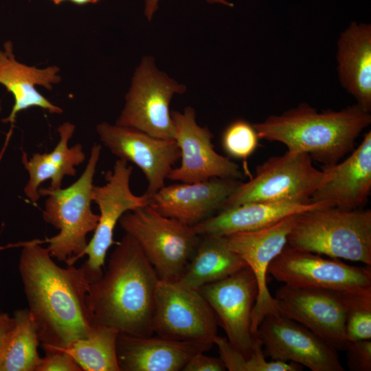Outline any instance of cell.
Masks as SVG:
<instances>
[{
    "label": "cell",
    "instance_id": "cell-1",
    "mask_svg": "<svg viewBox=\"0 0 371 371\" xmlns=\"http://www.w3.org/2000/svg\"><path fill=\"white\" fill-rule=\"evenodd\" d=\"M19 246V271L44 351L63 349L87 337L92 330L86 304L90 282L81 267L58 266L47 248L34 240L0 250Z\"/></svg>",
    "mask_w": 371,
    "mask_h": 371
},
{
    "label": "cell",
    "instance_id": "cell-2",
    "mask_svg": "<svg viewBox=\"0 0 371 371\" xmlns=\"http://www.w3.org/2000/svg\"><path fill=\"white\" fill-rule=\"evenodd\" d=\"M159 278L137 242L126 234L102 277L89 284L86 304L91 326L119 335H153L151 323Z\"/></svg>",
    "mask_w": 371,
    "mask_h": 371
},
{
    "label": "cell",
    "instance_id": "cell-3",
    "mask_svg": "<svg viewBox=\"0 0 371 371\" xmlns=\"http://www.w3.org/2000/svg\"><path fill=\"white\" fill-rule=\"evenodd\" d=\"M370 123V113L357 104L319 113L304 102L253 126L260 139L281 142L289 151L307 153L312 160L333 165L353 150L355 140Z\"/></svg>",
    "mask_w": 371,
    "mask_h": 371
},
{
    "label": "cell",
    "instance_id": "cell-4",
    "mask_svg": "<svg viewBox=\"0 0 371 371\" xmlns=\"http://www.w3.org/2000/svg\"><path fill=\"white\" fill-rule=\"evenodd\" d=\"M102 146L94 145L85 170L80 177L65 188L53 190L39 188L41 196H47L43 218L59 232L45 240H34L38 244L48 243L47 247L52 258L64 261L67 266L83 256L87 245V236L93 232L99 214L91 209L93 177L100 159Z\"/></svg>",
    "mask_w": 371,
    "mask_h": 371
},
{
    "label": "cell",
    "instance_id": "cell-5",
    "mask_svg": "<svg viewBox=\"0 0 371 371\" xmlns=\"http://www.w3.org/2000/svg\"><path fill=\"white\" fill-rule=\"evenodd\" d=\"M287 245L305 251L371 265V210L317 208L298 214Z\"/></svg>",
    "mask_w": 371,
    "mask_h": 371
},
{
    "label": "cell",
    "instance_id": "cell-6",
    "mask_svg": "<svg viewBox=\"0 0 371 371\" xmlns=\"http://www.w3.org/2000/svg\"><path fill=\"white\" fill-rule=\"evenodd\" d=\"M119 223L137 242L159 280H178L200 239L192 227L161 215L149 205L126 212Z\"/></svg>",
    "mask_w": 371,
    "mask_h": 371
},
{
    "label": "cell",
    "instance_id": "cell-7",
    "mask_svg": "<svg viewBox=\"0 0 371 371\" xmlns=\"http://www.w3.org/2000/svg\"><path fill=\"white\" fill-rule=\"evenodd\" d=\"M326 178L324 170L313 166L308 154L287 150L258 166L256 175L240 183L222 210L251 202H311Z\"/></svg>",
    "mask_w": 371,
    "mask_h": 371
},
{
    "label": "cell",
    "instance_id": "cell-8",
    "mask_svg": "<svg viewBox=\"0 0 371 371\" xmlns=\"http://www.w3.org/2000/svg\"><path fill=\"white\" fill-rule=\"evenodd\" d=\"M186 91L185 85L157 68L153 56H144L135 70L125 105L115 124L155 137L174 139L170 104L175 94Z\"/></svg>",
    "mask_w": 371,
    "mask_h": 371
},
{
    "label": "cell",
    "instance_id": "cell-9",
    "mask_svg": "<svg viewBox=\"0 0 371 371\" xmlns=\"http://www.w3.org/2000/svg\"><path fill=\"white\" fill-rule=\"evenodd\" d=\"M218 325L214 311L199 289L179 280H159L151 323L153 334L214 345Z\"/></svg>",
    "mask_w": 371,
    "mask_h": 371
},
{
    "label": "cell",
    "instance_id": "cell-10",
    "mask_svg": "<svg viewBox=\"0 0 371 371\" xmlns=\"http://www.w3.org/2000/svg\"><path fill=\"white\" fill-rule=\"evenodd\" d=\"M127 163L120 159L116 160L113 170L105 174V184L93 186L92 199L98 206L99 220L82 254L88 258L80 267L90 283L103 275L106 256L115 243L114 229L120 218L126 212L150 205V198L146 194L136 196L132 192L130 179L133 167Z\"/></svg>",
    "mask_w": 371,
    "mask_h": 371
},
{
    "label": "cell",
    "instance_id": "cell-11",
    "mask_svg": "<svg viewBox=\"0 0 371 371\" xmlns=\"http://www.w3.org/2000/svg\"><path fill=\"white\" fill-rule=\"evenodd\" d=\"M268 273L278 281L298 288L343 292L371 286L370 267L349 265L287 244L271 262Z\"/></svg>",
    "mask_w": 371,
    "mask_h": 371
},
{
    "label": "cell",
    "instance_id": "cell-12",
    "mask_svg": "<svg viewBox=\"0 0 371 371\" xmlns=\"http://www.w3.org/2000/svg\"><path fill=\"white\" fill-rule=\"evenodd\" d=\"M225 330L229 344L250 358L260 342L251 331V313L258 288L251 270L246 267L199 289Z\"/></svg>",
    "mask_w": 371,
    "mask_h": 371
},
{
    "label": "cell",
    "instance_id": "cell-13",
    "mask_svg": "<svg viewBox=\"0 0 371 371\" xmlns=\"http://www.w3.org/2000/svg\"><path fill=\"white\" fill-rule=\"evenodd\" d=\"M96 131L112 154L135 164L143 172L148 182L144 194L149 198L165 186L170 172L181 157L175 139L155 137L134 128L107 122L98 124Z\"/></svg>",
    "mask_w": 371,
    "mask_h": 371
},
{
    "label": "cell",
    "instance_id": "cell-14",
    "mask_svg": "<svg viewBox=\"0 0 371 371\" xmlns=\"http://www.w3.org/2000/svg\"><path fill=\"white\" fill-rule=\"evenodd\" d=\"M175 137L181 152V165L172 168L168 179L182 183H195L212 178L240 179L239 166L216 152L213 134L207 126L196 121L195 110L186 107L183 112L172 111Z\"/></svg>",
    "mask_w": 371,
    "mask_h": 371
},
{
    "label": "cell",
    "instance_id": "cell-15",
    "mask_svg": "<svg viewBox=\"0 0 371 371\" xmlns=\"http://www.w3.org/2000/svg\"><path fill=\"white\" fill-rule=\"evenodd\" d=\"M257 336L271 360L297 363L312 371H344L337 350L300 323L279 314L265 316Z\"/></svg>",
    "mask_w": 371,
    "mask_h": 371
},
{
    "label": "cell",
    "instance_id": "cell-16",
    "mask_svg": "<svg viewBox=\"0 0 371 371\" xmlns=\"http://www.w3.org/2000/svg\"><path fill=\"white\" fill-rule=\"evenodd\" d=\"M278 313L303 325L337 350H344L346 312L339 292L284 284L275 295Z\"/></svg>",
    "mask_w": 371,
    "mask_h": 371
},
{
    "label": "cell",
    "instance_id": "cell-17",
    "mask_svg": "<svg viewBox=\"0 0 371 371\" xmlns=\"http://www.w3.org/2000/svg\"><path fill=\"white\" fill-rule=\"evenodd\" d=\"M298 214L269 227L226 236L227 243L253 272L258 288L251 313V331L257 336L259 324L271 314H279L274 297L267 284L269 265L287 244L288 235Z\"/></svg>",
    "mask_w": 371,
    "mask_h": 371
},
{
    "label": "cell",
    "instance_id": "cell-18",
    "mask_svg": "<svg viewBox=\"0 0 371 371\" xmlns=\"http://www.w3.org/2000/svg\"><path fill=\"white\" fill-rule=\"evenodd\" d=\"M240 181L212 178L195 183L165 186L150 198V205L161 215L193 227L222 210Z\"/></svg>",
    "mask_w": 371,
    "mask_h": 371
},
{
    "label": "cell",
    "instance_id": "cell-19",
    "mask_svg": "<svg viewBox=\"0 0 371 371\" xmlns=\"http://www.w3.org/2000/svg\"><path fill=\"white\" fill-rule=\"evenodd\" d=\"M322 169L327 178L312 195L311 202L326 203L346 211L362 207L371 192V131L346 159L323 165Z\"/></svg>",
    "mask_w": 371,
    "mask_h": 371
},
{
    "label": "cell",
    "instance_id": "cell-20",
    "mask_svg": "<svg viewBox=\"0 0 371 371\" xmlns=\"http://www.w3.org/2000/svg\"><path fill=\"white\" fill-rule=\"evenodd\" d=\"M213 344L183 341L160 336L118 335L117 357L120 371H179L196 354Z\"/></svg>",
    "mask_w": 371,
    "mask_h": 371
},
{
    "label": "cell",
    "instance_id": "cell-21",
    "mask_svg": "<svg viewBox=\"0 0 371 371\" xmlns=\"http://www.w3.org/2000/svg\"><path fill=\"white\" fill-rule=\"evenodd\" d=\"M60 69L57 66H49L41 69L28 66L16 60L13 52V43L6 41L3 49H0V84L4 86L14 98V105L10 115L2 120L10 122V130L7 136L9 139L13 124L18 113L29 108L37 106L51 114H61L63 110L52 103L36 87L43 86L52 90L53 85L60 82Z\"/></svg>",
    "mask_w": 371,
    "mask_h": 371
},
{
    "label": "cell",
    "instance_id": "cell-22",
    "mask_svg": "<svg viewBox=\"0 0 371 371\" xmlns=\"http://www.w3.org/2000/svg\"><path fill=\"white\" fill-rule=\"evenodd\" d=\"M329 207L333 206L326 203L251 202L221 210L192 227L199 236H226L263 229L289 216Z\"/></svg>",
    "mask_w": 371,
    "mask_h": 371
},
{
    "label": "cell",
    "instance_id": "cell-23",
    "mask_svg": "<svg viewBox=\"0 0 371 371\" xmlns=\"http://www.w3.org/2000/svg\"><path fill=\"white\" fill-rule=\"evenodd\" d=\"M337 71L341 86L363 110L371 111V25L352 22L337 42Z\"/></svg>",
    "mask_w": 371,
    "mask_h": 371
},
{
    "label": "cell",
    "instance_id": "cell-24",
    "mask_svg": "<svg viewBox=\"0 0 371 371\" xmlns=\"http://www.w3.org/2000/svg\"><path fill=\"white\" fill-rule=\"evenodd\" d=\"M75 128L74 124L68 122L60 124L57 129L59 142L49 153H35L28 159L27 153L22 152V164L29 175L24 193L31 203L36 204L41 197L38 189L41 183L50 180L49 188L60 189L65 177L75 176L76 167L84 162L85 154L82 145L76 144L71 147L68 145Z\"/></svg>",
    "mask_w": 371,
    "mask_h": 371
},
{
    "label": "cell",
    "instance_id": "cell-25",
    "mask_svg": "<svg viewBox=\"0 0 371 371\" xmlns=\"http://www.w3.org/2000/svg\"><path fill=\"white\" fill-rule=\"evenodd\" d=\"M246 267L244 260L230 248L225 236L203 235L178 280L199 289Z\"/></svg>",
    "mask_w": 371,
    "mask_h": 371
},
{
    "label": "cell",
    "instance_id": "cell-26",
    "mask_svg": "<svg viewBox=\"0 0 371 371\" xmlns=\"http://www.w3.org/2000/svg\"><path fill=\"white\" fill-rule=\"evenodd\" d=\"M118 335L111 328L93 326L87 337L58 350L71 356L83 371H120L117 357Z\"/></svg>",
    "mask_w": 371,
    "mask_h": 371
},
{
    "label": "cell",
    "instance_id": "cell-27",
    "mask_svg": "<svg viewBox=\"0 0 371 371\" xmlns=\"http://www.w3.org/2000/svg\"><path fill=\"white\" fill-rule=\"evenodd\" d=\"M13 317L15 326L0 371H36L41 360L37 327L28 308L16 310Z\"/></svg>",
    "mask_w": 371,
    "mask_h": 371
},
{
    "label": "cell",
    "instance_id": "cell-28",
    "mask_svg": "<svg viewBox=\"0 0 371 371\" xmlns=\"http://www.w3.org/2000/svg\"><path fill=\"white\" fill-rule=\"evenodd\" d=\"M214 345L218 348L220 358L229 371H299L301 365L282 361L266 360L260 342L250 358H246L236 350L226 338L217 335Z\"/></svg>",
    "mask_w": 371,
    "mask_h": 371
},
{
    "label": "cell",
    "instance_id": "cell-29",
    "mask_svg": "<svg viewBox=\"0 0 371 371\" xmlns=\"http://www.w3.org/2000/svg\"><path fill=\"white\" fill-rule=\"evenodd\" d=\"M339 293L345 307L347 340L371 339V286Z\"/></svg>",
    "mask_w": 371,
    "mask_h": 371
},
{
    "label": "cell",
    "instance_id": "cell-30",
    "mask_svg": "<svg viewBox=\"0 0 371 371\" xmlns=\"http://www.w3.org/2000/svg\"><path fill=\"white\" fill-rule=\"evenodd\" d=\"M258 134L253 124L238 119L230 123L222 135V145L231 157L247 159L258 145Z\"/></svg>",
    "mask_w": 371,
    "mask_h": 371
},
{
    "label": "cell",
    "instance_id": "cell-31",
    "mask_svg": "<svg viewBox=\"0 0 371 371\" xmlns=\"http://www.w3.org/2000/svg\"><path fill=\"white\" fill-rule=\"evenodd\" d=\"M344 351L350 370H371V339L348 341Z\"/></svg>",
    "mask_w": 371,
    "mask_h": 371
},
{
    "label": "cell",
    "instance_id": "cell-32",
    "mask_svg": "<svg viewBox=\"0 0 371 371\" xmlns=\"http://www.w3.org/2000/svg\"><path fill=\"white\" fill-rule=\"evenodd\" d=\"M36 371H82L71 356L62 350H45Z\"/></svg>",
    "mask_w": 371,
    "mask_h": 371
},
{
    "label": "cell",
    "instance_id": "cell-33",
    "mask_svg": "<svg viewBox=\"0 0 371 371\" xmlns=\"http://www.w3.org/2000/svg\"><path fill=\"white\" fill-rule=\"evenodd\" d=\"M225 366L221 358L207 356L203 352L194 355L186 364L183 371H223Z\"/></svg>",
    "mask_w": 371,
    "mask_h": 371
},
{
    "label": "cell",
    "instance_id": "cell-34",
    "mask_svg": "<svg viewBox=\"0 0 371 371\" xmlns=\"http://www.w3.org/2000/svg\"><path fill=\"white\" fill-rule=\"evenodd\" d=\"M15 326L13 316L0 311V366Z\"/></svg>",
    "mask_w": 371,
    "mask_h": 371
},
{
    "label": "cell",
    "instance_id": "cell-35",
    "mask_svg": "<svg viewBox=\"0 0 371 371\" xmlns=\"http://www.w3.org/2000/svg\"><path fill=\"white\" fill-rule=\"evenodd\" d=\"M209 3H218L228 7H233L234 4L226 0H205ZM159 0H145L144 14L150 21L152 20L155 11L158 8Z\"/></svg>",
    "mask_w": 371,
    "mask_h": 371
},
{
    "label": "cell",
    "instance_id": "cell-36",
    "mask_svg": "<svg viewBox=\"0 0 371 371\" xmlns=\"http://www.w3.org/2000/svg\"><path fill=\"white\" fill-rule=\"evenodd\" d=\"M71 3L78 5H82L88 3H96L100 0H69Z\"/></svg>",
    "mask_w": 371,
    "mask_h": 371
},
{
    "label": "cell",
    "instance_id": "cell-37",
    "mask_svg": "<svg viewBox=\"0 0 371 371\" xmlns=\"http://www.w3.org/2000/svg\"><path fill=\"white\" fill-rule=\"evenodd\" d=\"M50 1H52L56 5H59L60 3H62L63 1L65 0H50Z\"/></svg>",
    "mask_w": 371,
    "mask_h": 371
},
{
    "label": "cell",
    "instance_id": "cell-38",
    "mask_svg": "<svg viewBox=\"0 0 371 371\" xmlns=\"http://www.w3.org/2000/svg\"><path fill=\"white\" fill-rule=\"evenodd\" d=\"M1 110H2V106H1V102L0 100V113H1Z\"/></svg>",
    "mask_w": 371,
    "mask_h": 371
}]
</instances>
